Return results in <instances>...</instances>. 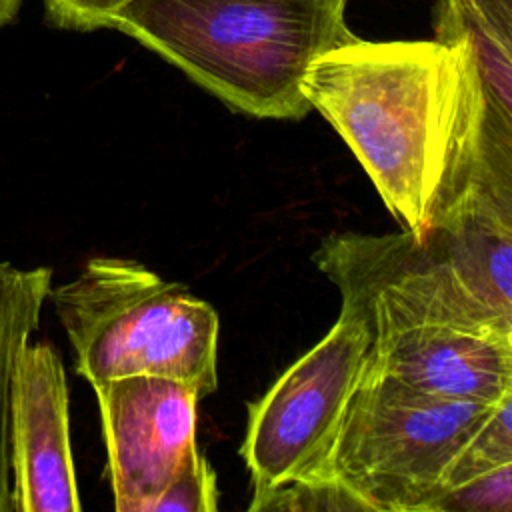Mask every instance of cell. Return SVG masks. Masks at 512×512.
I'll return each mask as SVG.
<instances>
[{
	"label": "cell",
	"instance_id": "52a82bcc",
	"mask_svg": "<svg viewBox=\"0 0 512 512\" xmlns=\"http://www.w3.org/2000/svg\"><path fill=\"white\" fill-rule=\"evenodd\" d=\"M118 512H152L196 448L200 394L172 378L136 374L94 388Z\"/></svg>",
	"mask_w": 512,
	"mask_h": 512
},
{
	"label": "cell",
	"instance_id": "277c9868",
	"mask_svg": "<svg viewBox=\"0 0 512 512\" xmlns=\"http://www.w3.org/2000/svg\"><path fill=\"white\" fill-rule=\"evenodd\" d=\"M494 406L424 394L366 368L308 474L340 480L370 512H432L450 462Z\"/></svg>",
	"mask_w": 512,
	"mask_h": 512
},
{
	"label": "cell",
	"instance_id": "5b68a950",
	"mask_svg": "<svg viewBox=\"0 0 512 512\" xmlns=\"http://www.w3.org/2000/svg\"><path fill=\"white\" fill-rule=\"evenodd\" d=\"M338 288L342 312L370 336L422 324L512 336V318L488 308L426 240L338 232L312 256Z\"/></svg>",
	"mask_w": 512,
	"mask_h": 512
},
{
	"label": "cell",
	"instance_id": "3957f363",
	"mask_svg": "<svg viewBox=\"0 0 512 512\" xmlns=\"http://www.w3.org/2000/svg\"><path fill=\"white\" fill-rule=\"evenodd\" d=\"M48 298L92 388L148 374L180 380L200 398L218 384V314L184 284L140 262L96 256Z\"/></svg>",
	"mask_w": 512,
	"mask_h": 512
},
{
	"label": "cell",
	"instance_id": "9c48e42d",
	"mask_svg": "<svg viewBox=\"0 0 512 512\" xmlns=\"http://www.w3.org/2000/svg\"><path fill=\"white\" fill-rule=\"evenodd\" d=\"M368 370L424 394L498 404L512 396V336L422 324L368 338Z\"/></svg>",
	"mask_w": 512,
	"mask_h": 512
},
{
	"label": "cell",
	"instance_id": "2e32d148",
	"mask_svg": "<svg viewBox=\"0 0 512 512\" xmlns=\"http://www.w3.org/2000/svg\"><path fill=\"white\" fill-rule=\"evenodd\" d=\"M128 0H44L46 20L62 30L92 32L108 26V18Z\"/></svg>",
	"mask_w": 512,
	"mask_h": 512
},
{
	"label": "cell",
	"instance_id": "8992f818",
	"mask_svg": "<svg viewBox=\"0 0 512 512\" xmlns=\"http://www.w3.org/2000/svg\"><path fill=\"white\" fill-rule=\"evenodd\" d=\"M366 364V330L340 314L316 346L248 404L240 456L254 494L300 478L324 460Z\"/></svg>",
	"mask_w": 512,
	"mask_h": 512
},
{
	"label": "cell",
	"instance_id": "30bf717a",
	"mask_svg": "<svg viewBox=\"0 0 512 512\" xmlns=\"http://www.w3.org/2000/svg\"><path fill=\"white\" fill-rule=\"evenodd\" d=\"M434 40L460 44L490 116L512 130V0H436Z\"/></svg>",
	"mask_w": 512,
	"mask_h": 512
},
{
	"label": "cell",
	"instance_id": "ba28073f",
	"mask_svg": "<svg viewBox=\"0 0 512 512\" xmlns=\"http://www.w3.org/2000/svg\"><path fill=\"white\" fill-rule=\"evenodd\" d=\"M70 400L62 358L50 342L28 344L18 360L12 454L20 512L82 508L70 444Z\"/></svg>",
	"mask_w": 512,
	"mask_h": 512
},
{
	"label": "cell",
	"instance_id": "7c38bea8",
	"mask_svg": "<svg viewBox=\"0 0 512 512\" xmlns=\"http://www.w3.org/2000/svg\"><path fill=\"white\" fill-rule=\"evenodd\" d=\"M504 464H512V396L500 400L484 424L458 450L444 474L440 496Z\"/></svg>",
	"mask_w": 512,
	"mask_h": 512
},
{
	"label": "cell",
	"instance_id": "5bb4252c",
	"mask_svg": "<svg viewBox=\"0 0 512 512\" xmlns=\"http://www.w3.org/2000/svg\"><path fill=\"white\" fill-rule=\"evenodd\" d=\"M218 508L216 476L210 462L198 452L190 450L182 466L162 490L152 506V512L182 510V512H212Z\"/></svg>",
	"mask_w": 512,
	"mask_h": 512
},
{
	"label": "cell",
	"instance_id": "7a4b0ae2",
	"mask_svg": "<svg viewBox=\"0 0 512 512\" xmlns=\"http://www.w3.org/2000/svg\"><path fill=\"white\" fill-rule=\"evenodd\" d=\"M348 0H128L106 28L120 30L188 78L256 118H304L308 66L352 42Z\"/></svg>",
	"mask_w": 512,
	"mask_h": 512
},
{
	"label": "cell",
	"instance_id": "6da1fadb",
	"mask_svg": "<svg viewBox=\"0 0 512 512\" xmlns=\"http://www.w3.org/2000/svg\"><path fill=\"white\" fill-rule=\"evenodd\" d=\"M302 94L416 238L468 184L512 190V130L486 110L460 44L356 36L308 66Z\"/></svg>",
	"mask_w": 512,
	"mask_h": 512
},
{
	"label": "cell",
	"instance_id": "e0dca14e",
	"mask_svg": "<svg viewBox=\"0 0 512 512\" xmlns=\"http://www.w3.org/2000/svg\"><path fill=\"white\" fill-rule=\"evenodd\" d=\"M20 4L22 0H0V28H4L16 18Z\"/></svg>",
	"mask_w": 512,
	"mask_h": 512
},
{
	"label": "cell",
	"instance_id": "8fae6325",
	"mask_svg": "<svg viewBox=\"0 0 512 512\" xmlns=\"http://www.w3.org/2000/svg\"><path fill=\"white\" fill-rule=\"evenodd\" d=\"M50 288V268H20L0 260V512H20L12 454L14 378L18 360L40 326Z\"/></svg>",
	"mask_w": 512,
	"mask_h": 512
},
{
	"label": "cell",
	"instance_id": "9a60e30c",
	"mask_svg": "<svg viewBox=\"0 0 512 512\" xmlns=\"http://www.w3.org/2000/svg\"><path fill=\"white\" fill-rule=\"evenodd\" d=\"M512 512V464L476 476L438 498L432 512Z\"/></svg>",
	"mask_w": 512,
	"mask_h": 512
},
{
	"label": "cell",
	"instance_id": "4fadbf2b",
	"mask_svg": "<svg viewBox=\"0 0 512 512\" xmlns=\"http://www.w3.org/2000/svg\"><path fill=\"white\" fill-rule=\"evenodd\" d=\"M250 510L278 512H322V510H366V506L336 478L304 474L272 490L252 494Z\"/></svg>",
	"mask_w": 512,
	"mask_h": 512
}]
</instances>
